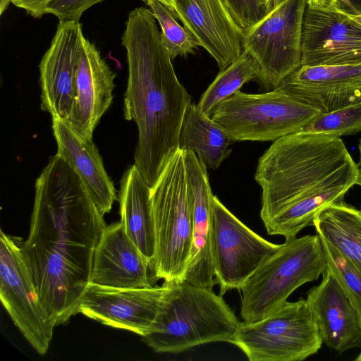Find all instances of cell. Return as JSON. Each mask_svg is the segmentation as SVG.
<instances>
[{
  "instance_id": "6da1fadb",
  "label": "cell",
  "mask_w": 361,
  "mask_h": 361,
  "mask_svg": "<svg viewBox=\"0 0 361 361\" xmlns=\"http://www.w3.org/2000/svg\"><path fill=\"white\" fill-rule=\"evenodd\" d=\"M83 181L62 157H51L35 182L29 235L21 251L55 326L79 313L94 252L106 225Z\"/></svg>"
},
{
  "instance_id": "7a4b0ae2",
  "label": "cell",
  "mask_w": 361,
  "mask_h": 361,
  "mask_svg": "<svg viewBox=\"0 0 361 361\" xmlns=\"http://www.w3.org/2000/svg\"><path fill=\"white\" fill-rule=\"evenodd\" d=\"M359 168L337 136L298 131L273 142L258 160L260 218L267 233L296 237L357 185Z\"/></svg>"
},
{
  "instance_id": "3957f363",
  "label": "cell",
  "mask_w": 361,
  "mask_h": 361,
  "mask_svg": "<svg viewBox=\"0 0 361 361\" xmlns=\"http://www.w3.org/2000/svg\"><path fill=\"white\" fill-rule=\"evenodd\" d=\"M122 44L128 66L124 117L137 126L134 165L151 188L179 148L191 96L176 75L149 9L138 7L130 11Z\"/></svg>"
},
{
  "instance_id": "277c9868",
  "label": "cell",
  "mask_w": 361,
  "mask_h": 361,
  "mask_svg": "<svg viewBox=\"0 0 361 361\" xmlns=\"http://www.w3.org/2000/svg\"><path fill=\"white\" fill-rule=\"evenodd\" d=\"M166 282L157 316L143 336L154 351L179 353L208 343H231L242 322L223 295L186 281Z\"/></svg>"
},
{
  "instance_id": "5b68a950",
  "label": "cell",
  "mask_w": 361,
  "mask_h": 361,
  "mask_svg": "<svg viewBox=\"0 0 361 361\" xmlns=\"http://www.w3.org/2000/svg\"><path fill=\"white\" fill-rule=\"evenodd\" d=\"M327 268L319 235L286 239L241 286L240 315L245 323L269 316L298 288L316 281Z\"/></svg>"
},
{
  "instance_id": "8992f818",
  "label": "cell",
  "mask_w": 361,
  "mask_h": 361,
  "mask_svg": "<svg viewBox=\"0 0 361 361\" xmlns=\"http://www.w3.org/2000/svg\"><path fill=\"white\" fill-rule=\"evenodd\" d=\"M155 253L150 269L156 279L182 281L192 246V221L184 150L178 148L150 193Z\"/></svg>"
},
{
  "instance_id": "52a82bcc",
  "label": "cell",
  "mask_w": 361,
  "mask_h": 361,
  "mask_svg": "<svg viewBox=\"0 0 361 361\" xmlns=\"http://www.w3.org/2000/svg\"><path fill=\"white\" fill-rule=\"evenodd\" d=\"M320 113L276 88L259 94L238 90L219 102L210 117L234 142H274L300 131Z\"/></svg>"
},
{
  "instance_id": "ba28073f",
  "label": "cell",
  "mask_w": 361,
  "mask_h": 361,
  "mask_svg": "<svg viewBox=\"0 0 361 361\" xmlns=\"http://www.w3.org/2000/svg\"><path fill=\"white\" fill-rule=\"evenodd\" d=\"M323 341L305 299L286 302L262 320L242 322L231 343L250 361H301L317 353Z\"/></svg>"
},
{
  "instance_id": "9c48e42d",
  "label": "cell",
  "mask_w": 361,
  "mask_h": 361,
  "mask_svg": "<svg viewBox=\"0 0 361 361\" xmlns=\"http://www.w3.org/2000/svg\"><path fill=\"white\" fill-rule=\"evenodd\" d=\"M307 0H286L245 31L243 49L256 63L257 81L267 92L276 89L301 66L302 21Z\"/></svg>"
},
{
  "instance_id": "30bf717a",
  "label": "cell",
  "mask_w": 361,
  "mask_h": 361,
  "mask_svg": "<svg viewBox=\"0 0 361 361\" xmlns=\"http://www.w3.org/2000/svg\"><path fill=\"white\" fill-rule=\"evenodd\" d=\"M22 240L0 235V298L16 326L39 355L50 345L55 325L43 307L24 262Z\"/></svg>"
},
{
  "instance_id": "8fae6325",
  "label": "cell",
  "mask_w": 361,
  "mask_h": 361,
  "mask_svg": "<svg viewBox=\"0 0 361 361\" xmlns=\"http://www.w3.org/2000/svg\"><path fill=\"white\" fill-rule=\"evenodd\" d=\"M212 246L216 284L224 295L240 289L250 276L280 245L250 229L213 195Z\"/></svg>"
},
{
  "instance_id": "7c38bea8",
  "label": "cell",
  "mask_w": 361,
  "mask_h": 361,
  "mask_svg": "<svg viewBox=\"0 0 361 361\" xmlns=\"http://www.w3.org/2000/svg\"><path fill=\"white\" fill-rule=\"evenodd\" d=\"M301 66L361 64V25L337 8L306 6Z\"/></svg>"
},
{
  "instance_id": "4fadbf2b",
  "label": "cell",
  "mask_w": 361,
  "mask_h": 361,
  "mask_svg": "<svg viewBox=\"0 0 361 361\" xmlns=\"http://www.w3.org/2000/svg\"><path fill=\"white\" fill-rule=\"evenodd\" d=\"M166 282L161 286L117 288L90 283L78 312L103 324L142 337L149 334L160 309Z\"/></svg>"
},
{
  "instance_id": "5bb4252c",
  "label": "cell",
  "mask_w": 361,
  "mask_h": 361,
  "mask_svg": "<svg viewBox=\"0 0 361 361\" xmlns=\"http://www.w3.org/2000/svg\"><path fill=\"white\" fill-rule=\"evenodd\" d=\"M81 24L59 21L49 49L39 63L41 109L52 118L67 121L75 100V78Z\"/></svg>"
},
{
  "instance_id": "9a60e30c",
  "label": "cell",
  "mask_w": 361,
  "mask_h": 361,
  "mask_svg": "<svg viewBox=\"0 0 361 361\" xmlns=\"http://www.w3.org/2000/svg\"><path fill=\"white\" fill-rule=\"evenodd\" d=\"M172 11L220 71L243 52L245 31L224 0H173Z\"/></svg>"
},
{
  "instance_id": "2e32d148",
  "label": "cell",
  "mask_w": 361,
  "mask_h": 361,
  "mask_svg": "<svg viewBox=\"0 0 361 361\" xmlns=\"http://www.w3.org/2000/svg\"><path fill=\"white\" fill-rule=\"evenodd\" d=\"M184 150L192 221V246L184 281L213 288L216 284L212 246L213 194L207 168L195 153Z\"/></svg>"
},
{
  "instance_id": "e0dca14e",
  "label": "cell",
  "mask_w": 361,
  "mask_h": 361,
  "mask_svg": "<svg viewBox=\"0 0 361 361\" xmlns=\"http://www.w3.org/2000/svg\"><path fill=\"white\" fill-rule=\"evenodd\" d=\"M321 113L361 101V64L301 66L279 86Z\"/></svg>"
},
{
  "instance_id": "ac0fdd59",
  "label": "cell",
  "mask_w": 361,
  "mask_h": 361,
  "mask_svg": "<svg viewBox=\"0 0 361 361\" xmlns=\"http://www.w3.org/2000/svg\"><path fill=\"white\" fill-rule=\"evenodd\" d=\"M115 77L97 48L82 35L76 70L75 100L66 121L82 136L92 138L96 126L111 104Z\"/></svg>"
},
{
  "instance_id": "d6986e66",
  "label": "cell",
  "mask_w": 361,
  "mask_h": 361,
  "mask_svg": "<svg viewBox=\"0 0 361 361\" xmlns=\"http://www.w3.org/2000/svg\"><path fill=\"white\" fill-rule=\"evenodd\" d=\"M150 263L121 222L106 226L94 252L90 283L117 288L152 286Z\"/></svg>"
},
{
  "instance_id": "ffe728a7",
  "label": "cell",
  "mask_w": 361,
  "mask_h": 361,
  "mask_svg": "<svg viewBox=\"0 0 361 361\" xmlns=\"http://www.w3.org/2000/svg\"><path fill=\"white\" fill-rule=\"evenodd\" d=\"M306 300L322 340L330 349L343 353L361 348V319L328 268Z\"/></svg>"
},
{
  "instance_id": "44dd1931",
  "label": "cell",
  "mask_w": 361,
  "mask_h": 361,
  "mask_svg": "<svg viewBox=\"0 0 361 361\" xmlns=\"http://www.w3.org/2000/svg\"><path fill=\"white\" fill-rule=\"evenodd\" d=\"M52 130L56 154L75 170L99 212L109 213L116 200V192L92 139L82 136L67 122L57 118H52Z\"/></svg>"
},
{
  "instance_id": "7402d4cb",
  "label": "cell",
  "mask_w": 361,
  "mask_h": 361,
  "mask_svg": "<svg viewBox=\"0 0 361 361\" xmlns=\"http://www.w3.org/2000/svg\"><path fill=\"white\" fill-rule=\"evenodd\" d=\"M151 188L133 165L120 182L121 222L131 240L151 264L155 253V231L150 198Z\"/></svg>"
},
{
  "instance_id": "603a6c76",
  "label": "cell",
  "mask_w": 361,
  "mask_h": 361,
  "mask_svg": "<svg viewBox=\"0 0 361 361\" xmlns=\"http://www.w3.org/2000/svg\"><path fill=\"white\" fill-rule=\"evenodd\" d=\"M234 142L209 116L191 103L185 112L179 148L196 154L207 169H216L231 153Z\"/></svg>"
},
{
  "instance_id": "cb8c5ba5",
  "label": "cell",
  "mask_w": 361,
  "mask_h": 361,
  "mask_svg": "<svg viewBox=\"0 0 361 361\" xmlns=\"http://www.w3.org/2000/svg\"><path fill=\"white\" fill-rule=\"evenodd\" d=\"M312 225L317 233L361 271V212L343 200L323 209Z\"/></svg>"
},
{
  "instance_id": "d4e9b609",
  "label": "cell",
  "mask_w": 361,
  "mask_h": 361,
  "mask_svg": "<svg viewBox=\"0 0 361 361\" xmlns=\"http://www.w3.org/2000/svg\"><path fill=\"white\" fill-rule=\"evenodd\" d=\"M258 68L245 51L232 64L220 71L214 81L201 96L197 106L204 114L211 116L216 106L240 90L250 81L257 80Z\"/></svg>"
},
{
  "instance_id": "484cf974",
  "label": "cell",
  "mask_w": 361,
  "mask_h": 361,
  "mask_svg": "<svg viewBox=\"0 0 361 361\" xmlns=\"http://www.w3.org/2000/svg\"><path fill=\"white\" fill-rule=\"evenodd\" d=\"M161 27V38L172 59L194 54L198 42L176 20L173 11L158 0H143Z\"/></svg>"
},
{
  "instance_id": "4316f807",
  "label": "cell",
  "mask_w": 361,
  "mask_h": 361,
  "mask_svg": "<svg viewBox=\"0 0 361 361\" xmlns=\"http://www.w3.org/2000/svg\"><path fill=\"white\" fill-rule=\"evenodd\" d=\"M300 131L324 133L341 137L361 132V101L344 108L320 113Z\"/></svg>"
},
{
  "instance_id": "83f0119b",
  "label": "cell",
  "mask_w": 361,
  "mask_h": 361,
  "mask_svg": "<svg viewBox=\"0 0 361 361\" xmlns=\"http://www.w3.org/2000/svg\"><path fill=\"white\" fill-rule=\"evenodd\" d=\"M319 237L327 259V268L361 319V271L324 238Z\"/></svg>"
},
{
  "instance_id": "f1b7e54d",
  "label": "cell",
  "mask_w": 361,
  "mask_h": 361,
  "mask_svg": "<svg viewBox=\"0 0 361 361\" xmlns=\"http://www.w3.org/2000/svg\"><path fill=\"white\" fill-rule=\"evenodd\" d=\"M104 0H51L44 13L56 16L59 21L79 22L82 14L93 5Z\"/></svg>"
},
{
  "instance_id": "f546056e",
  "label": "cell",
  "mask_w": 361,
  "mask_h": 361,
  "mask_svg": "<svg viewBox=\"0 0 361 361\" xmlns=\"http://www.w3.org/2000/svg\"><path fill=\"white\" fill-rule=\"evenodd\" d=\"M51 0H14L12 4L23 8L34 18H40L44 15L47 5Z\"/></svg>"
},
{
  "instance_id": "4dcf8cb0",
  "label": "cell",
  "mask_w": 361,
  "mask_h": 361,
  "mask_svg": "<svg viewBox=\"0 0 361 361\" xmlns=\"http://www.w3.org/2000/svg\"><path fill=\"white\" fill-rule=\"evenodd\" d=\"M307 5L324 8H337L344 11L347 0H307Z\"/></svg>"
},
{
  "instance_id": "1f68e13d",
  "label": "cell",
  "mask_w": 361,
  "mask_h": 361,
  "mask_svg": "<svg viewBox=\"0 0 361 361\" xmlns=\"http://www.w3.org/2000/svg\"><path fill=\"white\" fill-rule=\"evenodd\" d=\"M344 12L349 14L361 16V0H347Z\"/></svg>"
},
{
  "instance_id": "d6a6232c",
  "label": "cell",
  "mask_w": 361,
  "mask_h": 361,
  "mask_svg": "<svg viewBox=\"0 0 361 361\" xmlns=\"http://www.w3.org/2000/svg\"><path fill=\"white\" fill-rule=\"evenodd\" d=\"M358 150H359V161L357 163L359 168V176L357 182V185L361 187V140L359 141L358 144Z\"/></svg>"
},
{
  "instance_id": "836d02e7",
  "label": "cell",
  "mask_w": 361,
  "mask_h": 361,
  "mask_svg": "<svg viewBox=\"0 0 361 361\" xmlns=\"http://www.w3.org/2000/svg\"><path fill=\"white\" fill-rule=\"evenodd\" d=\"M14 0H1V3H0V6H1V9H0V13L1 14H2L4 11L6 9V8L8 7V4L10 3H12Z\"/></svg>"
},
{
  "instance_id": "e575fe53",
  "label": "cell",
  "mask_w": 361,
  "mask_h": 361,
  "mask_svg": "<svg viewBox=\"0 0 361 361\" xmlns=\"http://www.w3.org/2000/svg\"><path fill=\"white\" fill-rule=\"evenodd\" d=\"M286 1V0H271V12Z\"/></svg>"
},
{
  "instance_id": "d590c367",
  "label": "cell",
  "mask_w": 361,
  "mask_h": 361,
  "mask_svg": "<svg viewBox=\"0 0 361 361\" xmlns=\"http://www.w3.org/2000/svg\"><path fill=\"white\" fill-rule=\"evenodd\" d=\"M169 6L172 10L173 0H158Z\"/></svg>"
},
{
  "instance_id": "8d00e7d4",
  "label": "cell",
  "mask_w": 361,
  "mask_h": 361,
  "mask_svg": "<svg viewBox=\"0 0 361 361\" xmlns=\"http://www.w3.org/2000/svg\"><path fill=\"white\" fill-rule=\"evenodd\" d=\"M349 14V13H348ZM349 16L357 23L361 25V16L349 14Z\"/></svg>"
},
{
  "instance_id": "74e56055",
  "label": "cell",
  "mask_w": 361,
  "mask_h": 361,
  "mask_svg": "<svg viewBox=\"0 0 361 361\" xmlns=\"http://www.w3.org/2000/svg\"><path fill=\"white\" fill-rule=\"evenodd\" d=\"M357 361H361V352L359 354L358 357L355 359Z\"/></svg>"
},
{
  "instance_id": "f35d334b",
  "label": "cell",
  "mask_w": 361,
  "mask_h": 361,
  "mask_svg": "<svg viewBox=\"0 0 361 361\" xmlns=\"http://www.w3.org/2000/svg\"><path fill=\"white\" fill-rule=\"evenodd\" d=\"M360 212H361V209H360Z\"/></svg>"
}]
</instances>
